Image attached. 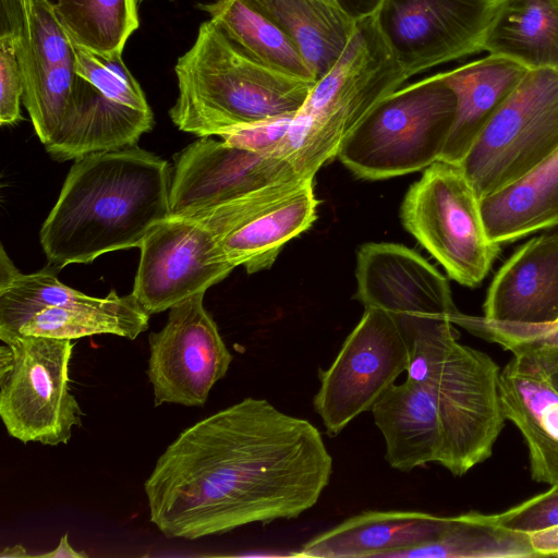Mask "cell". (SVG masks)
Here are the masks:
<instances>
[{
	"mask_svg": "<svg viewBox=\"0 0 558 558\" xmlns=\"http://www.w3.org/2000/svg\"><path fill=\"white\" fill-rule=\"evenodd\" d=\"M331 474L315 425L247 397L182 430L144 490L162 535L195 541L295 519L317 504Z\"/></svg>",
	"mask_w": 558,
	"mask_h": 558,
	"instance_id": "cell-1",
	"label": "cell"
},
{
	"mask_svg": "<svg viewBox=\"0 0 558 558\" xmlns=\"http://www.w3.org/2000/svg\"><path fill=\"white\" fill-rule=\"evenodd\" d=\"M171 179L167 160L136 145L75 159L40 229L48 267L140 247L170 216Z\"/></svg>",
	"mask_w": 558,
	"mask_h": 558,
	"instance_id": "cell-2",
	"label": "cell"
},
{
	"mask_svg": "<svg viewBox=\"0 0 558 558\" xmlns=\"http://www.w3.org/2000/svg\"><path fill=\"white\" fill-rule=\"evenodd\" d=\"M174 72L179 94L169 116L179 130L199 137L295 114L316 83L251 59L210 20L199 25Z\"/></svg>",
	"mask_w": 558,
	"mask_h": 558,
	"instance_id": "cell-3",
	"label": "cell"
},
{
	"mask_svg": "<svg viewBox=\"0 0 558 558\" xmlns=\"http://www.w3.org/2000/svg\"><path fill=\"white\" fill-rule=\"evenodd\" d=\"M409 78L379 12L356 20L347 47L310 90L276 156L290 161L301 177L314 178L355 126Z\"/></svg>",
	"mask_w": 558,
	"mask_h": 558,
	"instance_id": "cell-4",
	"label": "cell"
},
{
	"mask_svg": "<svg viewBox=\"0 0 558 558\" xmlns=\"http://www.w3.org/2000/svg\"><path fill=\"white\" fill-rule=\"evenodd\" d=\"M458 337L451 320L414 331L405 373L433 395L447 439L444 468L462 476L492 456L506 417L498 391L500 368Z\"/></svg>",
	"mask_w": 558,
	"mask_h": 558,
	"instance_id": "cell-5",
	"label": "cell"
},
{
	"mask_svg": "<svg viewBox=\"0 0 558 558\" xmlns=\"http://www.w3.org/2000/svg\"><path fill=\"white\" fill-rule=\"evenodd\" d=\"M456 112L454 93L435 73L380 101L344 138L337 157L366 180L425 170L440 160Z\"/></svg>",
	"mask_w": 558,
	"mask_h": 558,
	"instance_id": "cell-6",
	"label": "cell"
},
{
	"mask_svg": "<svg viewBox=\"0 0 558 558\" xmlns=\"http://www.w3.org/2000/svg\"><path fill=\"white\" fill-rule=\"evenodd\" d=\"M400 215L408 232L462 286H480L500 253L460 165L438 160L427 167L409 187Z\"/></svg>",
	"mask_w": 558,
	"mask_h": 558,
	"instance_id": "cell-7",
	"label": "cell"
},
{
	"mask_svg": "<svg viewBox=\"0 0 558 558\" xmlns=\"http://www.w3.org/2000/svg\"><path fill=\"white\" fill-rule=\"evenodd\" d=\"M74 56L72 98L46 151L63 162L135 146L153 129L154 114L122 52L98 53L74 44Z\"/></svg>",
	"mask_w": 558,
	"mask_h": 558,
	"instance_id": "cell-8",
	"label": "cell"
},
{
	"mask_svg": "<svg viewBox=\"0 0 558 558\" xmlns=\"http://www.w3.org/2000/svg\"><path fill=\"white\" fill-rule=\"evenodd\" d=\"M70 339L21 335L0 347V416L27 444H68L83 412L69 389Z\"/></svg>",
	"mask_w": 558,
	"mask_h": 558,
	"instance_id": "cell-9",
	"label": "cell"
},
{
	"mask_svg": "<svg viewBox=\"0 0 558 558\" xmlns=\"http://www.w3.org/2000/svg\"><path fill=\"white\" fill-rule=\"evenodd\" d=\"M558 150V71L529 70L460 166L480 198L519 180Z\"/></svg>",
	"mask_w": 558,
	"mask_h": 558,
	"instance_id": "cell-10",
	"label": "cell"
},
{
	"mask_svg": "<svg viewBox=\"0 0 558 558\" xmlns=\"http://www.w3.org/2000/svg\"><path fill=\"white\" fill-rule=\"evenodd\" d=\"M409 362L410 341L399 323L384 310L365 307L332 363L318 371L313 408L328 436L371 411Z\"/></svg>",
	"mask_w": 558,
	"mask_h": 558,
	"instance_id": "cell-11",
	"label": "cell"
},
{
	"mask_svg": "<svg viewBox=\"0 0 558 558\" xmlns=\"http://www.w3.org/2000/svg\"><path fill=\"white\" fill-rule=\"evenodd\" d=\"M204 294L172 306L162 329L148 336L147 375L155 407H203L227 375L232 354L204 306Z\"/></svg>",
	"mask_w": 558,
	"mask_h": 558,
	"instance_id": "cell-12",
	"label": "cell"
},
{
	"mask_svg": "<svg viewBox=\"0 0 558 558\" xmlns=\"http://www.w3.org/2000/svg\"><path fill=\"white\" fill-rule=\"evenodd\" d=\"M500 0H387L381 26L410 76L483 51Z\"/></svg>",
	"mask_w": 558,
	"mask_h": 558,
	"instance_id": "cell-13",
	"label": "cell"
},
{
	"mask_svg": "<svg viewBox=\"0 0 558 558\" xmlns=\"http://www.w3.org/2000/svg\"><path fill=\"white\" fill-rule=\"evenodd\" d=\"M133 295L149 314L205 293L234 269L215 262L216 239L196 218L169 216L140 245Z\"/></svg>",
	"mask_w": 558,
	"mask_h": 558,
	"instance_id": "cell-14",
	"label": "cell"
},
{
	"mask_svg": "<svg viewBox=\"0 0 558 558\" xmlns=\"http://www.w3.org/2000/svg\"><path fill=\"white\" fill-rule=\"evenodd\" d=\"M355 298L389 313L408 340L418 328L451 320L458 312L448 280L415 251L396 243H366L357 252Z\"/></svg>",
	"mask_w": 558,
	"mask_h": 558,
	"instance_id": "cell-15",
	"label": "cell"
},
{
	"mask_svg": "<svg viewBox=\"0 0 558 558\" xmlns=\"http://www.w3.org/2000/svg\"><path fill=\"white\" fill-rule=\"evenodd\" d=\"M296 178L304 177L284 158L248 151L203 136L175 157L170 216L190 217Z\"/></svg>",
	"mask_w": 558,
	"mask_h": 558,
	"instance_id": "cell-16",
	"label": "cell"
},
{
	"mask_svg": "<svg viewBox=\"0 0 558 558\" xmlns=\"http://www.w3.org/2000/svg\"><path fill=\"white\" fill-rule=\"evenodd\" d=\"M502 413L521 432L533 481L558 484V391L535 356L513 354L499 373Z\"/></svg>",
	"mask_w": 558,
	"mask_h": 558,
	"instance_id": "cell-17",
	"label": "cell"
},
{
	"mask_svg": "<svg viewBox=\"0 0 558 558\" xmlns=\"http://www.w3.org/2000/svg\"><path fill=\"white\" fill-rule=\"evenodd\" d=\"M493 322L558 320V233L525 242L495 275L483 305Z\"/></svg>",
	"mask_w": 558,
	"mask_h": 558,
	"instance_id": "cell-18",
	"label": "cell"
},
{
	"mask_svg": "<svg viewBox=\"0 0 558 558\" xmlns=\"http://www.w3.org/2000/svg\"><path fill=\"white\" fill-rule=\"evenodd\" d=\"M450 517L416 510H367L317 534L291 556L311 558H393L436 539Z\"/></svg>",
	"mask_w": 558,
	"mask_h": 558,
	"instance_id": "cell-19",
	"label": "cell"
},
{
	"mask_svg": "<svg viewBox=\"0 0 558 558\" xmlns=\"http://www.w3.org/2000/svg\"><path fill=\"white\" fill-rule=\"evenodd\" d=\"M385 440V460L409 473L428 463L445 466L447 439L433 395L409 378L393 384L371 410Z\"/></svg>",
	"mask_w": 558,
	"mask_h": 558,
	"instance_id": "cell-20",
	"label": "cell"
},
{
	"mask_svg": "<svg viewBox=\"0 0 558 558\" xmlns=\"http://www.w3.org/2000/svg\"><path fill=\"white\" fill-rule=\"evenodd\" d=\"M313 182L306 178L290 194L217 238L215 262L243 266L248 274L270 268L282 247L317 218Z\"/></svg>",
	"mask_w": 558,
	"mask_h": 558,
	"instance_id": "cell-21",
	"label": "cell"
},
{
	"mask_svg": "<svg viewBox=\"0 0 558 558\" xmlns=\"http://www.w3.org/2000/svg\"><path fill=\"white\" fill-rule=\"evenodd\" d=\"M527 71L515 61L489 54L436 73L457 98L454 123L440 160L460 165L482 130Z\"/></svg>",
	"mask_w": 558,
	"mask_h": 558,
	"instance_id": "cell-22",
	"label": "cell"
},
{
	"mask_svg": "<svg viewBox=\"0 0 558 558\" xmlns=\"http://www.w3.org/2000/svg\"><path fill=\"white\" fill-rule=\"evenodd\" d=\"M293 43L319 80L351 39L356 20L339 0H245Z\"/></svg>",
	"mask_w": 558,
	"mask_h": 558,
	"instance_id": "cell-23",
	"label": "cell"
},
{
	"mask_svg": "<svg viewBox=\"0 0 558 558\" xmlns=\"http://www.w3.org/2000/svg\"><path fill=\"white\" fill-rule=\"evenodd\" d=\"M489 238L510 243L558 226V150L506 187L481 198Z\"/></svg>",
	"mask_w": 558,
	"mask_h": 558,
	"instance_id": "cell-24",
	"label": "cell"
},
{
	"mask_svg": "<svg viewBox=\"0 0 558 558\" xmlns=\"http://www.w3.org/2000/svg\"><path fill=\"white\" fill-rule=\"evenodd\" d=\"M483 50L527 70L558 71V0H500Z\"/></svg>",
	"mask_w": 558,
	"mask_h": 558,
	"instance_id": "cell-25",
	"label": "cell"
},
{
	"mask_svg": "<svg viewBox=\"0 0 558 558\" xmlns=\"http://www.w3.org/2000/svg\"><path fill=\"white\" fill-rule=\"evenodd\" d=\"M149 326V314L133 293L120 296L111 290L106 298L89 296L63 306L48 307L27 320L20 335L78 339L110 333L134 340Z\"/></svg>",
	"mask_w": 558,
	"mask_h": 558,
	"instance_id": "cell-26",
	"label": "cell"
},
{
	"mask_svg": "<svg viewBox=\"0 0 558 558\" xmlns=\"http://www.w3.org/2000/svg\"><path fill=\"white\" fill-rule=\"evenodd\" d=\"M198 8L251 59L287 74L317 81L289 37L245 0H216Z\"/></svg>",
	"mask_w": 558,
	"mask_h": 558,
	"instance_id": "cell-27",
	"label": "cell"
},
{
	"mask_svg": "<svg viewBox=\"0 0 558 558\" xmlns=\"http://www.w3.org/2000/svg\"><path fill=\"white\" fill-rule=\"evenodd\" d=\"M537 557L530 534L501 526L494 514L470 511L450 517L433 542L397 553L393 558Z\"/></svg>",
	"mask_w": 558,
	"mask_h": 558,
	"instance_id": "cell-28",
	"label": "cell"
},
{
	"mask_svg": "<svg viewBox=\"0 0 558 558\" xmlns=\"http://www.w3.org/2000/svg\"><path fill=\"white\" fill-rule=\"evenodd\" d=\"M1 33L13 35L23 78L75 60L50 0H1Z\"/></svg>",
	"mask_w": 558,
	"mask_h": 558,
	"instance_id": "cell-29",
	"label": "cell"
},
{
	"mask_svg": "<svg viewBox=\"0 0 558 558\" xmlns=\"http://www.w3.org/2000/svg\"><path fill=\"white\" fill-rule=\"evenodd\" d=\"M72 41L98 53L123 52L138 28V0H51Z\"/></svg>",
	"mask_w": 558,
	"mask_h": 558,
	"instance_id": "cell-30",
	"label": "cell"
},
{
	"mask_svg": "<svg viewBox=\"0 0 558 558\" xmlns=\"http://www.w3.org/2000/svg\"><path fill=\"white\" fill-rule=\"evenodd\" d=\"M56 272L50 267L33 274L19 272L0 286V340L3 343L19 337L21 327L37 313L89 298L62 283Z\"/></svg>",
	"mask_w": 558,
	"mask_h": 558,
	"instance_id": "cell-31",
	"label": "cell"
},
{
	"mask_svg": "<svg viewBox=\"0 0 558 558\" xmlns=\"http://www.w3.org/2000/svg\"><path fill=\"white\" fill-rule=\"evenodd\" d=\"M451 322L513 354L533 355L547 368L558 361V320L545 324L501 323L458 311L451 316Z\"/></svg>",
	"mask_w": 558,
	"mask_h": 558,
	"instance_id": "cell-32",
	"label": "cell"
},
{
	"mask_svg": "<svg viewBox=\"0 0 558 558\" xmlns=\"http://www.w3.org/2000/svg\"><path fill=\"white\" fill-rule=\"evenodd\" d=\"M494 515L501 526L529 534L557 526L558 484Z\"/></svg>",
	"mask_w": 558,
	"mask_h": 558,
	"instance_id": "cell-33",
	"label": "cell"
},
{
	"mask_svg": "<svg viewBox=\"0 0 558 558\" xmlns=\"http://www.w3.org/2000/svg\"><path fill=\"white\" fill-rule=\"evenodd\" d=\"M24 83L15 39L0 34V124L12 125L22 119Z\"/></svg>",
	"mask_w": 558,
	"mask_h": 558,
	"instance_id": "cell-34",
	"label": "cell"
},
{
	"mask_svg": "<svg viewBox=\"0 0 558 558\" xmlns=\"http://www.w3.org/2000/svg\"><path fill=\"white\" fill-rule=\"evenodd\" d=\"M293 117L294 114H286L260 120L232 129L220 137L230 146L262 155L276 156L288 134Z\"/></svg>",
	"mask_w": 558,
	"mask_h": 558,
	"instance_id": "cell-35",
	"label": "cell"
},
{
	"mask_svg": "<svg viewBox=\"0 0 558 558\" xmlns=\"http://www.w3.org/2000/svg\"><path fill=\"white\" fill-rule=\"evenodd\" d=\"M537 557L558 556V525L530 534Z\"/></svg>",
	"mask_w": 558,
	"mask_h": 558,
	"instance_id": "cell-36",
	"label": "cell"
},
{
	"mask_svg": "<svg viewBox=\"0 0 558 558\" xmlns=\"http://www.w3.org/2000/svg\"><path fill=\"white\" fill-rule=\"evenodd\" d=\"M387 0H339L343 9L355 20L378 13Z\"/></svg>",
	"mask_w": 558,
	"mask_h": 558,
	"instance_id": "cell-37",
	"label": "cell"
},
{
	"mask_svg": "<svg viewBox=\"0 0 558 558\" xmlns=\"http://www.w3.org/2000/svg\"><path fill=\"white\" fill-rule=\"evenodd\" d=\"M35 557L44 558H86L88 555L84 551L75 550L69 543L68 533L59 541L58 546L51 551L35 555Z\"/></svg>",
	"mask_w": 558,
	"mask_h": 558,
	"instance_id": "cell-38",
	"label": "cell"
},
{
	"mask_svg": "<svg viewBox=\"0 0 558 558\" xmlns=\"http://www.w3.org/2000/svg\"><path fill=\"white\" fill-rule=\"evenodd\" d=\"M20 270L14 266L13 262L8 256L3 246H1L0 255V286L11 281Z\"/></svg>",
	"mask_w": 558,
	"mask_h": 558,
	"instance_id": "cell-39",
	"label": "cell"
},
{
	"mask_svg": "<svg viewBox=\"0 0 558 558\" xmlns=\"http://www.w3.org/2000/svg\"><path fill=\"white\" fill-rule=\"evenodd\" d=\"M1 558L8 557V558H19V557H32V555L27 554L26 548H24L22 545H14L11 547H5L2 553L0 554Z\"/></svg>",
	"mask_w": 558,
	"mask_h": 558,
	"instance_id": "cell-40",
	"label": "cell"
},
{
	"mask_svg": "<svg viewBox=\"0 0 558 558\" xmlns=\"http://www.w3.org/2000/svg\"><path fill=\"white\" fill-rule=\"evenodd\" d=\"M551 381H553V385L555 386V388L558 391V369L555 373L551 374Z\"/></svg>",
	"mask_w": 558,
	"mask_h": 558,
	"instance_id": "cell-41",
	"label": "cell"
},
{
	"mask_svg": "<svg viewBox=\"0 0 558 558\" xmlns=\"http://www.w3.org/2000/svg\"><path fill=\"white\" fill-rule=\"evenodd\" d=\"M142 1H144V0H138V2H142Z\"/></svg>",
	"mask_w": 558,
	"mask_h": 558,
	"instance_id": "cell-42",
	"label": "cell"
},
{
	"mask_svg": "<svg viewBox=\"0 0 558 558\" xmlns=\"http://www.w3.org/2000/svg\"><path fill=\"white\" fill-rule=\"evenodd\" d=\"M51 1V0H50Z\"/></svg>",
	"mask_w": 558,
	"mask_h": 558,
	"instance_id": "cell-43",
	"label": "cell"
}]
</instances>
